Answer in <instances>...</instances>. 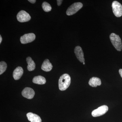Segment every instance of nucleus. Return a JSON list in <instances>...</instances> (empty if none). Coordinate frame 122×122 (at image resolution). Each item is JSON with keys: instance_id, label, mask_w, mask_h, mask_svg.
<instances>
[{"instance_id": "2eb2a0df", "label": "nucleus", "mask_w": 122, "mask_h": 122, "mask_svg": "<svg viewBox=\"0 0 122 122\" xmlns=\"http://www.w3.org/2000/svg\"><path fill=\"white\" fill-rule=\"evenodd\" d=\"M26 62L28 63L27 69L30 71H32L35 69V64L30 57H29L26 58Z\"/></svg>"}, {"instance_id": "a211bd4d", "label": "nucleus", "mask_w": 122, "mask_h": 122, "mask_svg": "<svg viewBox=\"0 0 122 122\" xmlns=\"http://www.w3.org/2000/svg\"><path fill=\"white\" fill-rule=\"evenodd\" d=\"M62 1H63L61 0H57L58 5V6H60V5L61 4L62 2Z\"/></svg>"}, {"instance_id": "0eeeda50", "label": "nucleus", "mask_w": 122, "mask_h": 122, "mask_svg": "<svg viewBox=\"0 0 122 122\" xmlns=\"http://www.w3.org/2000/svg\"><path fill=\"white\" fill-rule=\"evenodd\" d=\"M36 36L33 33L26 34L21 37L20 41L22 44L30 43L35 40Z\"/></svg>"}, {"instance_id": "f257e3e1", "label": "nucleus", "mask_w": 122, "mask_h": 122, "mask_svg": "<svg viewBox=\"0 0 122 122\" xmlns=\"http://www.w3.org/2000/svg\"><path fill=\"white\" fill-rule=\"evenodd\" d=\"M71 79L70 75L67 74L62 75L60 77L58 81L59 88L60 90H65L70 85Z\"/></svg>"}, {"instance_id": "20e7f679", "label": "nucleus", "mask_w": 122, "mask_h": 122, "mask_svg": "<svg viewBox=\"0 0 122 122\" xmlns=\"http://www.w3.org/2000/svg\"><path fill=\"white\" fill-rule=\"evenodd\" d=\"M112 10L114 15L117 17H119L122 16V5L118 1H114L112 2Z\"/></svg>"}, {"instance_id": "1a4fd4ad", "label": "nucleus", "mask_w": 122, "mask_h": 122, "mask_svg": "<svg viewBox=\"0 0 122 122\" xmlns=\"http://www.w3.org/2000/svg\"><path fill=\"white\" fill-rule=\"evenodd\" d=\"M74 52L77 58L81 62H85V58L83 51L81 46H76L75 48Z\"/></svg>"}, {"instance_id": "4be33fe9", "label": "nucleus", "mask_w": 122, "mask_h": 122, "mask_svg": "<svg viewBox=\"0 0 122 122\" xmlns=\"http://www.w3.org/2000/svg\"><path fill=\"white\" fill-rule=\"evenodd\" d=\"M83 65H85V62H83Z\"/></svg>"}, {"instance_id": "6e6552de", "label": "nucleus", "mask_w": 122, "mask_h": 122, "mask_svg": "<svg viewBox=\"0 0 122 122\" xmlns=\"http://www.w3.org/2000/svg\"><path fill=\"white\" fill-rule=\"evenodd\" d=\"M22 96L28 99H32L35 95V92L32 88L25 87L22 92Z\"/></svg>"}, {"instance_id": "f8f14e48", "label": "nucleus", "mask_w": 122, "mask_h": 122, "mask_svg": "<svg viewBox=\"0 0 122 122\" xmlns=\"http://www.w3.org/2000/svg\"><path fill=\"white\" fill-rule=\"evenodd\" d=\"M52 68V65L48 59H46L44 61L41 66L42 70L45 72H49Z\"/></svg>"}, {"instance_id": "f03ea898", "label": "nucleus", "mask_w": 122, "mask_h": 122, "mask_svg": "<svg viewBox=\"0 0 122 122\" xmlns=\"http://www.w3.org/2000/svg\"><path fill=\"white\" fill-rule=\"evenodd\" d=\"M112 45L118 51H120L122 49V44L121 38L119 35L112 33L110 36Z\"/></svg>"}, {"instance_id": "7ed1b4c3", "label": "nucleus", "mask_w": 122, "mask_h": 122, "mask_svg": "<svg viewBox=\"0 0 122 122\" xmlns=\"http://www.w3.org/2000/svg\"><path fill=\"white\" fill-rule=\"evenodd\" d=\"M83 5L80 2H75L69 7L66 11V15L70 16L73 15L81 9Z\"/></svg>"}, {"instance_id": "423d86ee", "label": "nucleus", "mask_w": 122, "mask_h": 122, "mask_svg": "<svg viewBox=\"0 0 122 122\" xmlns=\"http://www.w3.org/2000/svg\"><path fill=\"white\" fill-rule=\"evenodd\" d=\"M17 18L19 22H24L29 21L31 19V17L28 13L24 10H21L18 13Z\"/></svg>"}, {"instance_id": "412c9836", "label": "nucleus", "mask_w": 122, "mask_h": 122, "mask_svg": "<svg viewBox=\"0 0 122 122\" xmlns=\"http://www.w3.org/2000/svg\"><path fill=\"white\" fill-rule=\"evenodd\" d=\"M2 37H1V35H0V44L1 43V42H2Z\"/></svg>"}, {"instance_id": "4468645a", "label": "nucleus", "mask_w": 122, "mask_h": 122, "mask_svg": "<svg viewBox=\"0 0 122 122\" xmlns=\"http://www.w3.org/2000/svg\"><path fill=\"white\" fill-rule=\"evenodd\" d=\"M46 79L44 77L41 76H38L34 77L33 79V82L38 85H44L46 83Z\"/></svg>"}, {"instance_id": "f3484780", "label": "nucleus", "mask_w": 122, "mask_h": 122, "mask_svg": "<svg viewBox=\"0 0 122 122\" xmlns=\"http://www.w3.org/2000/svg\"><path fill=\"white\" fill-rule=\"evenodd\" d=\"M7 68V64L5 61H1L0 62V74L1 75L6 70Z\"/></svg>"}, {"instance_id": "aec40b11", "label": "nucleus", "mask_w": 122, "mask_h": 122, "mask_svg": "<svg viewBox=\"0 0 122 122\" xmlns=\"http://www.w3.org/2000/svg\"><path fill=\"white\" fill-rule=\"evenodd\" d=\"M119 74H120V76H121V77L122 78V69H120V70H119Z\"/></svg>"}, {"instance_id": "ddd939ff", "label": "nucleus", "mask_w": 122, "mask_h": 122, "mask_svg": "<svg viewBox=\"0 0 122 122\" xmlns=\"http://www.w3.org/2000/svg\"><path fill=\"white\" fill-rule=\"evenodd\" d=\"M89 84L92 87H96L101 85V80L98 78L93 77L90 79Z\"/></svg>"}, {"instance_id": "39448f33", "label": "nucleus", "mask_w": 122, "mask_h": 122, "mask_svg": "<svg viewBox=\"0 0 122 122\" xmlns=\"http://www.w3.org/2000/svg\"><path fill=\"white\" fill-rule=\"evenodd\" d=\"M108 110V107L106 105H103L93 111L92 113V115L94 117H98L105 114Z\"/></svg>"}, {"instance_id": "9d476101", "label": "nucleus", "mask_w": 122, "mask_h": 122, "mask_svg": "<svg viewBox=\"0 0 122 122\" xmlns=\"http://www.w3.org/2000/svg\"><path fill=\"white\" fill-rule=\"evenodd\" d=\"M26 116L30 122H41V119L39 116L31 112L28 113Z\"/></svg>"}, {"instance_id": "dca6fc26", "label": "nucleus", "mask_w": 122, "mask_h": 122, "mask_svg": "<svg viewBox=\"0 0 122 122\" xmlns=\"http://www.w3.org/2000/svg\"><path fill=\"white\" fill-rule=\"evenodd\" d=\"M42 9L44 11L46 12H49L52 9V7L49 3L46 2H44L42 3Z\"/></svg>"}, {"instance_id": "9b49d317", "label": "nucleus", "mask_w": 122, "mask_h": 122, "mask_svg": "<svg viewBox=\"0 0 122 122\" xmlns=\"http://www.w3.org/2000/svg\"><path fill=\"white\" fill-rule=\"evenodd\" d=\"M24 73L22 67L18 66L14 70L13 73V77L15 80H19L21 77Z\"/></svg>"}, {"instance_id": "6ab92c4d", "label": "nucleus", "mask_w": 122, "mask_h": 122, "mask_svg": "<svg viewBox=\"0 0 122 122\" xmlns=\"http://www.w3.org/2000/svg\"><path fill=\"white\" fill-rule=\"evenodd\" d=\"M28 1L32 4H34L36 2V0H28Z\"/></svg>"}]
</instances>
